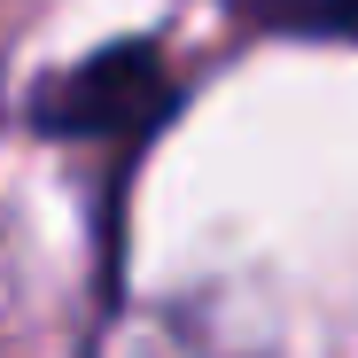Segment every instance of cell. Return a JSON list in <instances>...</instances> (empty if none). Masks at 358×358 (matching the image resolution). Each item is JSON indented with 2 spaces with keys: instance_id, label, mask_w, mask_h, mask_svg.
<instances>
[{
  "instance_id": "cell-1",
  "label": "cell",
  "mask_w": 358,
  "mask_h": 358,
  "mask_svg": "<svg viewBox=\"0 0 358 358\" xmlns=\"http://www.w3.org/2000/svg\"><path fill=\"white\" fill-rule=\"evenodd\" d=\"M171 109H179L171 55L156 39H117L31 86V133L117 148V171H133V156L171 125Z\"/></svg>"
},
{
  "instance_id": "cell-2",
  "label": "cell",
  "mask_w": 358,
  "mask_h": 358,
  "mask_svg": "<svg viewBox=\"0 0 358 358\" xmlns=\"http://www.w3.org/2000/svg\"><path fill=\"white\" fill-rule=\"evenodd\" d=\"M218 8L288 39H358V0H218Z\"/></svg>"
}]
</instances>
